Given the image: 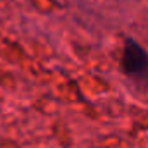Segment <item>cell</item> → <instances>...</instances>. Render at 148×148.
<instances>
[{
	"mask_svg": "<svg viewBox=\"0 0 148 148\" xmlns=\"http://www.w3.org/2000/svg\"><path fill=\"white\" fill-rule=\"evenodd\" d=\"M122 71L131 77H140V79L148 76V53L133 38H127L124 43Z\"/></svg>",
	"mask_w": 148,
	"mask_h": 148,
	"instance_id": "cell-1",
	"label": "cell"
}]
</instances>
